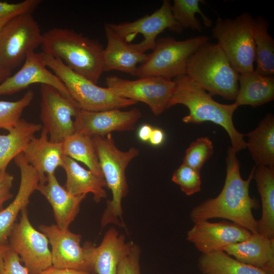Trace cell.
<instances>
[{
    "label": "cell",
    "instance_id": "obj_1",
    "mask_svg": "<svg viewBox=\"0 0 274 274\" xmlns=\"http://www.w3.org/2000/svg\"><path fill=\"white\" fill-rule=\"evenodd\" d=\"M226 174L224 186L215 198L206 199L194 207L190 218L194 223L213 218L229 220L250 231L258 233V220L252 211L259 207L258 200L249 194V186L253 179L255 165L249 178L244 180L240 174L239 161L231 147L227 150Z\"/></svg>",
    "mask_w": 274,
    "mask_h": 274
},
{
    "label": "cell",
    "instance_id": "obj_2",
    "mask_svg": "<svg viewBox=\"0 0 274 274\" xmlns=\"http://www.w3.org/2000/svg\"><path fill=\"white\" fill-rule=\"evenodd\" d=\"M174 81L175 89L167 109L176 105H184L189 111V114L182 119L184 123L212 122L225 129L231 140V147L236 153L246 148L245 134L236 130L233 122V113L238 108L234 102L227 105L217 102L187 75L177 77Z\"/></svg>",
    "mask_w": 274,
    "mask_h": 274
},
{
    "label": "cell",
    "instance_id": "obj_3",
    "mask_svg": "<svg viewBox=\"0 0 274 274\" xmlns=\"http://www.w3.org/2000/svg\"><path fill=\"white\" fill-rule=\"evenodd\" d=\"M42 52L60 58L71 69L97 84L102 73L103 46L75 30L55 27L42 35Z\"/></svg>",
    "mask_w": 274,
    "mask_h": 274
},
{
    "label": "cell",
    "instance_id": "obj_4",
    "mask_svg": "<svg viewBox=\"0 0 274 274\" xmlns=\"http://www.w3.org/2000/svg\"><path fill=\"white\" fill-rule=\"evenodd\" d=\"M100 166L106 182L111 191L112 198L107 201L102 214L101 225L104 227L113 224L123 226L122 201L129 192L125 172L132 159L137 157L140 150L132 147L126 151L116 146L111 133L106 136H92Z\"/></svg>",
    "mask_w": 274,
    "mask_h": 274
},
{
    "label": "cell",
    "instance_id": "obj_5",
    "mask_svg": "<svg viewBox=\"0 0 274 274\" xmlns=\"http://www.w3.org/2000/svg\"><path fill=\"white\" fill-rule=\"evenodd\" d=\"M186 75L212 96L235 100L239 74L217 44L208 41L202 45L190 58Z\"/></svg>",
    "mask_w": 274,
    "mask_h": 274
},
{
    "label": "cell",
    "instance_id": "obj_6",
    "mask_svg": "<svg viewBox=\"0 0 274 274\" xmlns=\"http://www.w3.org/2000/svg\"><path fill=\"white\" fill-rule=\"evenodd\" d=\"M38 54L42 63L51 69L63 82L81 110L96 112L120 109L136 103L119 96L109 88L97 86L75 73L60 58L43 52Z\"/></svg>",
    "mask_w": 274,
    "mask_h": 274
},
{
    "label": "cell",
    "instance_id": "obj_7",
    "mask_svg": "<svg viewBox=\"0 0 274 274\" xmlns=\"http://www.w3.org/2000/svg\"><path fill=\"white\" fill-rule=\"evenodd\" d=\"M253 20L247 12L234 19L218 18L211 29L212 37L239 74L254 71Z\"/></svg>",
    "mask_w": 274,
    "mask_h": 274
},
{
    "label": "cell",
    "instance_id": "obj_8",
    "mask_svg": "<svg viewBox=\"0 0 274 274\" xmlns=\"http://www.w3.org/2000/svg\"><path fill=\"white\" fill-rule=\"evenodd\" d=\"M209 41L207 36H200L177 41L172 37L156 40L152 51L145 61L137 68L139 78L159 77L172 79L187 74L188 61L193 53Z\"/></svg>",
    "mask_w": 274,
    "mask_h": 274
},
{
    "label": "cell",
    "instance_id": "obj_9",
    "mask_svg": "<svg viewBox=\"0 0 274 274\" xmlns=\"http://www.w3.org/2000/svg\"><path fill=\"white\" fill-rule=\"evenodd\" d=\"M38 22L31 13L19 14L0 28V64L12 72L24 62L42 41Z\"/></svg>",
    "mask_w": 274,
    "mask_h": 274
},
{
    "label": "cell",
    "instance_id": "obj_10",
    "mask_svg": "<svg viewBox=\"0 0 274 274\" xmlns=\"http://www.w3.org/2000/svg\"><path fill=\"white\" fill-rule=\"evenodd\" d=\"M9 240L10 249L19 256L29 274H39L52 265L48 239L32 225L27 208L21 212Z\"/></svg>",
    "mask_w": 274,
    "mask_h": 274
},
{
    "label": "cell",
    "instance_id": "obj_11",
    "mask_svg": "<svg viewBox=\"0 0 274 274\" xmlns=\"http://www.w3.org/2000/svg\"><path fill=\"white\" fill-rule=\"evenodd\" d=\"M39 228L51 245L53 266L94 272L92 258L94 246L92 243L87 242L81 246L80 234L68 229H61L56 224H41Z\"/></svg>",
    "mask_w": 274,
    "mask_h": 274
},
{
    "label": "cell",
    "instance_id": "obj_12",
    "mask_svg": "<svg viewBox=\"0 0 274 274\" xmlns=\"http://www.w3.org/2000/svg\"><path fill=\"white\" fill-rule=\"evenodd\" d=\"M121 38L127 43L132 41L138 34L143 36V40L131 44L132 48L142 53L153 50L157 37L166 29L180 34L183 29L174 18L172 5L168 0H164L160 7L150 15L135 21L120 23H106Z\"/></svg>",
    "mask_w": 274,
    "mask_h": 274
},
{
    "label": "cell",
    "instance_id": "obj_13",
    "mask_svg": "<svg viewBox=\"0 0 274 274\" xmlns=\"http://www.w3.org/2000/svg\"><path fill=\"white\" fill-rule=\"evenodd\" d=\"M106 84L119 96L147 105L155 116L167 110L175 83L172 79L159 77L129 80L115 76L106 79Z\"/></svg>",
    "mask_w": 274,
    "mask_h": 274
},
{
    "label": "cell",
    "instance_id": "obj_14",
    "mask_svg": "<svg viewBox=\"0 0 274 274\" xmlns=\"http://www.w3.org/2000/svg\"><path fill=\"white\" fill-rule=\"evenodd\" d=\"M40 117L50 140L62 143L75 132V118L81 110L78 104L63 96L54 87L41 84Z\"/></svg>",
    "mask_w": 274,
    "mask_h": 274
},
{
    "label": "cell",
    "instance_id": "obj_15",
    "mask_svg": "<svg viewBox=\"0 0 274 274\" xmlns=\"http://www.w3.org/2000/svg\"><path fill=\"white\" fill-rule=\"evenodd\" d=\"M251 233L233 222L206 220L194 223L187 232L186 239L201 254H208L223 251L229 245L246 240Z\"/></svg>",
    "mask_w": 274,
    "mask_h": 274
},
{
    "label": "cell",
    "instance_id": "obj_16",
    "mask_svg": "<svg viewBox=\"0 0 274 274\" xmlns=\"http://www.w3.org/2000/svg\"><path fill=\"white\" fill-rule=\"evenodd\" d=\"M141 117L142 113L137 108L96 112L80 110L74 119L75 132L91 136H104L113 131H130L134 129Z\"/></svg>",
    "mask_w": 274,
    "mask_h": 274
},
{
    "label": "cell",
    "instance_id": "obj_17",
    "mask_svg": "<svg viewBox=\"0 0 274 274\" xmlns=\"http://www.w3.org/2000/svg\"><path fill=\"white\" fill-rule=\"evenodd\" d=\"M36 83L51 86L68 99L76 101L63 82L46 68L35 51L27 53L18 72L0 83V95L16 93Z\"/></svg>",
    "mask_w": 274,
    "mask_h": 274
},
{
    "label": "cell",
    "instance_id": "obj_18",
    "mask_svg": "<svg viewBox=\"0 0 274 274\" xmlns=\"http://www.w3.org/2000/svg\"><path fill=\"white\" fill-rule=\"evenodd\" d=\"M20 172V182L14 200L0 211V244H8V239L19 213L27 208L30 198L39 184L35 169L25 159L23 153L14 159Z\"/></svg>",
    "mask_w": 274,
    "mask_h": 274
},
{
    "label": "cell",
    "instance_id": "obj_19",
    "mask_svg": "<svg viewBox=\"0 0 274 274\" xmlns=\"http://www.w3.org/2000/svg\"><path fill=\"white\" fill-rule=\"evenodd\" d=\"M27 161L37 171L39 184H44L49 175L54 174L57 167H62L64 154L62 143H56L48 139L43 127L39 138L33 137L23 152Z\"/></svg>",
    "mask_w": 274,
    "mask_h": 274
},
{
    "label": "cell",
    "instance_id": "obj_20",
    "mask_svg": "<svg viewBox=\"0 0 274 274\" xmlns=\"http://www.w3.org/2000/svg\"><path fill=\"white\" fill-rule=\"evenodd\" d=\"M37 190L46 198L52 207L56 224L61 229H68L78 214L86 195H75L58 182L55 174L47 176L44 184H39Z\"/></svg>",
    "mask_w": 274,
    "mask_h": 274
},
{
    "label": "cell",
    "instance_id": "obj_21",
    "mask_svg": "<svg viewBox=\"0 0 274 274\" xmlns=\"http://www.w3.org/2000/svg\"><path fill=\"white\" fill-rule=\"evenodd\" d=\"M104 28L107 44L103 53V72L116 70L135 76L138 64L144 63L148 54L134 49L131 44L119 37L107 23Z\"/></svg>",
    "mask_w": 274,
    "mask_h": 274
},
{
    "label": "cell",
    "instance_id": "obj_22",
    "mask_svg": "<svg viewBox=\"0 0 274 274\" xmlns=\"http://www.w3.org/2000/svg\"><path fill=\"white\" fill-rule=\"evenodd\" d=\"M223 251L243 263L274 274V238L251 233L246 240L229 245Z\"/></svg>",
    "mask_w": 274,
    "mask_h": 274
},
{
    "label": "cell",
    "instance_id": "obj_23",
    "mask_svg": "<svg viewBox=\"0 0 274 274\" xmlns=\"http://www.w3.org/2000/svg\"><path fill=\"white\" fill-rule=\"evenodd\" d=\"M133 243L114 228L105 233L102 241L93 250V263L96 274H117L121 260L130 252Z\"/></svg>",
    "mask_w": 274,
    "mask_h": 274
},
{
    "label": "cell",
    "instance_id": "obj_24",
    "mask_svg": "<svg viewBox=\"0 0 274 274\" xmlns=\"http://www.w3.org/2000/svg\"><path fill=\"white\" fill-rule=\"evenodd\" d=\"M62 167L66 177L64 187L70 193L75 195L92 193L93 200L97 203L107 197L104 189L107 184L104 178L85 169L76 160L66 155L64 156Z\"/></svg>",
    "mask_w": 274,
    "mask_h": 274
},
{
    "label": "cell",
    "instance_id": "obj_25",
    "mask_svg": "<svg viewBox=\"0 0 274 274\" xmlns=\"http://www.w3.org/2000/svg\"><path fill=\"white\" fill-rule=\"evenodd\" d=\"M238 91L234 103L238 107L256 108L274 99V78L259 75L255 71L240 74Z\"/></svg>",
    "mask_w": 274,
    "mask_h": 274
},
{
    "label": "cell",
    "instance_id": "obj_26",
    "mask_svg": "<svg viewBox=\"0 0 274 274\" xmlns=\"http://www.w3.org/2000/svg\"><path fill=\"white\" fill-rule=\"evenodd\" d=\"M262 204V215L258 220V233L274 238V168L256 166L253 175Z\"/></svg>",
    "mask_w": 274,
    "mask_h": 274
},
{
    "label": "cell",
    "instance_id": "obj_27",
    "mask_svg": "<svg viewBox=\"0 0 274 274\" xmlns=\"http://www.w3.org/2000/svg\"><path fill=\"white\" fill-rule=\"evenodd\" d=\"M250 154L256 166L274 168V116L268 113L253 130L245 134Z\"/></svg>",
    "mask_w": 274,
    "mask_h": 274
},
{
    "label": "cell",
    "instance_id": "obj_28",
    "mask_svg": "<svg viewBox=\"0 0 274 274\" xmlns=\"http://www.w3.org/2000/svg\"><path fill=\"white\" fill-rule=\"evenodd\" d=\"M42 128L41 124L21 119L7 134H0V170L6 169L11 161L23 152L35 134Z\"/></svg>",
    "mask_w": 274,
    "mask_h": 274
},
{
    "label": "cell",
    "instance_id": "obj_29",
    "mask_svg": "<svg viewBox=\"0 0 274 274\" xmlns=\"http://www.w3.org/2000/svg\"><path fill=\"white\" fill-rule=\"evenodd\" d=\"M269 24L262 16L253 20V39L255 44L254 71L266 76L274 74V40L268 32Z\"/></svg>",
    "mask_w": 274,
    "mask_h": 274
},
{
    "label": "cell",
    "instance_id": "obj_30",
    "mask_svg": "<svg viewBox=\"0 0 274 274\" xmlns=\"http://www.w3.org/2000/svg\"><path fill=\"white\" fill-rule=\"evenodd\" d=\"M197 266L202 274H268L235 259L223 251L201 254Z\"/></svg>",
    "mask_w": 274,
    "mask_h": 274
},
{
    "label": "cell",
    "instance_id": "obj_31",
    "mask_svg": "<svg viewBox=\"0 0 274 274\" xmlns=\"http://www.w3.org/2000/svg\"><path fill=\"white\" fill-rule=\"evenodd\" d=\"M65 155L85 164L89 170L104 178L92 136L75 132L62 142Z\"/></svg>",
    "mask_w": 274,
    "mask_h": 274
},
{
    "label": "cell",
    "instance_id": "obj_32",
    "mask_svg": "<svg viewBox=\"0 0 274 274\" xmlns=\"http://www.w3.org/2000/svg\"><path fill=\"white\" fill-rule=\"evenodd\" d=\"M205 2L202 0H174L172 5V11L174 19L183 30L190 28L201 32L202 25L195 17L196 13L200 15L206 27H210L213 21L207 17L199 8V4Z\"/></svg>",
    "mask_w": 274,
    "mask_h": 274
},
{
    "label": "cell",
    "instance_id": "obj_33",
    "mask_svg": "<svg viewBox=\"0 0 274 274\" xmlns=\"http://www.w3.org/2000/svg\"><path fill=\"white\" fill-rule=\"evenodd\" d=\"M33 97V91L29 90L17 100H0V129L9 131L15 126L21 119L23 111L30 104Z\"/></svg>",
    "mask_w": 274,
    "mask_h": 274
},
{
    "label": "cell",
    "instance_id": "obj_34",
    "mask_svg": "<svg viewBox=\"0 0 274 274\" xmlns=\"http://www.w3.org/2000/svg\"><path fill=\"white\" fill-rule=\"evenodd\" d=\"M213 153L212 142L208 137H200L186 149L183 164L200 172L204 163Z\"/></svg>",
    "mask_w": 274,
    "mask_h": 274
},
{
    "label": "cell",
    "instance_id": "obj_35",
    "mask_svg": "<svg viewBox=\"0 0 274 274\" xmlns=\"http://www.w3.org/2000/svg\"><path fill=\"white\" fill-rule=\"evenodd\" d=\"M172 180L187 195H191L201 190L200 172L186 164L182 163L174 172Z\"/></svg>",
    "mask_w": 274,
    "mask_h": 274
},
{
    "label": "cell",
    "instance_id": "obj_36",
    "mask_svg": "<svg viewBox=\"0 0 274 274\" xmlns=\"http://www.w3.org/2000/svg\"><path fill=\"white\" fill-rule=\"evenodd\" d=\"M140 255V247L133 243L130 252L120 262L117 274H141Z\"/></svg>",
    "mask_w": 274,
    "mask_h": 274
},
{
    "label": "cell",
    "instance_id": "obj_37",
    "mask_svg": "<svg viewBox=\"0 0 274 274\" xmlns=\"http://www.w3.org/2000/svg\"><path fill=\"white\" fill-rule=\"evenodd\" d=\"M40 0H25L17 3L0 1V19L18 13H32L41 3Z\"/></svg>",
    "mask_w": 274,
    "mask_h": 274
},
{
    "label": "cell",
    "instance_id": "obj_38",
    "mask_svg": "<svg viewBox=\"0 0 274 274\" xmlns=\"http://www.w3.org/2000/svg\"><path fill=\"white\" fill-rule=\"evenodd\" d=\"M19 256L9 250L4 257V264L2 274H29L27 269L21 263Z\"/></svg>",
    "mask_w": 274,
    "mask_h": 274
},
{
    "label": "cell",
    "instance_id": "obj_39",
    "mask_svg": "<svg viewBox=\"0 0 274 274\" xmlns=\"http://www.w3.org/2000/svg\"><path fill=\"white\" fill-rule=\"evenodd\" d=\"M13 181V176L7 172L6 169L0 170V211L4 209L5 202L13 197L11 193Z\"/></svg>",
    "mask_w": 274,
    "mask_h": 274
},
{
    "label": "cell",
    "instance_id": "obj_40",
    "mask_svg": "<svg viewBox=\"0 0 274 274\" xmlns=\"http://www.w3.org/2000/svg\"><path fill=\"white\" fill-rule=\"evenodd\" d=\"M39 274H93L86 271L67 268H58L53 265L42 271Z\"/></svg>",
    "mask_w": 274,
    "mask_h": 274
},
{
    "label": "cell",
    "instance_id": "obj_41",
    "mask_svg": "<svg viewBox=\"0 0 274 274\" xmlns=\"http://www.w3.org/2000/svg\"><path fill=\"white\" fill-rule=\"evenodd\" d=\"M164 138V133L161 129L153 128L149 142L152 146H158L163 143Z\"/></svg>",
    "mask_w": 274,
    "mask_h": 274
},
{
    "label": "cell",
    "instance_id": "obj_42",
    "mask_svg": "<svg viewBox=\"0 0 274 274\" xmlns=\"http://www.w3.org/2000/svg\"><path fill=\"white\" fill-rule=\"evenodd\" d=\"M153 128L151 125L147 124L141 126L138 131L139 139L142 142H148Z\"/></svg>",
    "mask_w": 274,
    "mask_h": 274
},
{
    "label": "cell",
    "instance_id": "obj_43",
    "mask_svg": "<svg viewBox=\"0 0 274 274\" xmlns=\"http://www.w3.org/2000/svg\"><path fill=\"white\" fill-rule=\"evenodd\" d=\"M9 249L8 244H0V274H2L4 267L5 255Z\"/></svg>",
    "mask_w": 274,
    "mask_h": 274
},
{
    "label": "cell",
    "instance_id": "obj_44",
    "mask_svg": "<svg viewBox=\"0 0 274 274\" xmlns=\"http://www.w3.org/2000/svg\"><path fill=\"white\" fill-rule=\"evenodd\" d=\"M11 71L3 67L0 64V83L11 75Z\"/></svg>",
    "mask_w": 274,
    "mask_h": 274
},
{
    "label": "cell",
    "instance_id": "obj_45",
    "mask_svg": "<svg viewBox=\"0 0 274 274\" xmlns=\"http://www.w3.org/2000/svg\"><path fill=\"white\" fill-rule=\"evenodd\" d=\"M22 14L21 13H15L14 14L10 15L9 16H8L7 17L2 18L0 19V28L6 23H7L9 20L11 19L12 18H14L16 16Z\"/></svg>",
    "mask_w": 274,
    "mask_h": 274
}]
</instances>
